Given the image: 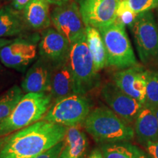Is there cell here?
<instances>
[{
	"label": "cell",
	"mask_w": 158,
	"mask_h": 158,
	"mask_svg": "<svg viewBox=\"0 0 158 158\" xmlns=\"http://www.w3.org/2000/svg\"><path fill=\"white\" fill-rule=\"evenodd\" d=\"M68 127L45 120L0 138V158H33L64 140Z\"/></svg>",
	"instance_id": "cell-1"
},
{
	"label": "cell",
	"mask_w": 158,
	"mask_h": 158,
	"mask_svg": "<svg viewBox=\"0 0 158 158\" xmlns=\"http://www.w3.org/2000/svg\"><path fill=\"white\" fill-rule=\"evenodd\" d=\"M83 124L85 130L99 143L129 141L135 136L130 124L106 106L91 110Z\"/></svg>",
	"instance_id": "cell-2"
},
{
	"label": "cell",
	"mask_w": 158,
	"mask_h": 158,
	"mask_svg": "<svg viewBox=\"0 0 158 158\" xmlns=\"http://www.w3.org/2000/svg\"><path fill=\"white\" fill-rule=\"evenodd\" d=\"M49 93H27L7 117L0 121V138L40 121L52 104Z\"/></svg>",
	"instance_id": "cell-3"
},
{
	"label": "cell",
	"mask_w": 158,
	"mask_h": 158,
	"mask_svg": "<svg viewBox=\"0 0 158 158\" xmlns=\"http://www.w3.org/2000/svg\"><path fill=\"white\" fill-rule=\"evenodd\" d=\"M68 62L72 73L74 94L86 95L98 87L100 75L94 68L86 34L70 44Z\"/></svg>",
	"instance_id": "cell-4"
},
{
	"label": "cell",
	"mask_w": 158,
	"mask_h": 158,
	"mask_svg": "<svg viewBox=\"0 0 158 158\" xmlns=\"http://www.w3.org/2000/svg\"><path fill=\"white\" fill-rule=\"evenodd\" d=\"M99 31L105 44L108 66L123 70L138 64L125 26L116 20Z\"/></svg>",
	"instance_id": "cell-5"
},
{
	"label": "cell",
	"mask_w": 158,
	"mask_h": 158,
	"mask_svg": "<svg viewBox=\"0 0 158 158\" xmlns=\"http://www.w3.org/2000/svg\"><path fill=\"white\" fill-rule=\"evenodd\" d=\"M90 111L89 100L84 95L73 94L51 104L43 119L67 127L79 126L84 124Z\"/></svg>",
	"instance_id": "cell-6"
},
{
	"label": "cell",
	"mask_w": 158,
	"mask_h": 158,
	"mask_svg": "<svg viewBox=\"0 0 158 158\" xmlns=\"http://www.w3.org/2000/svg\"><path fill=\"white\" fill-rule=\"evenodd\" d=\"M129 28L141 62L144 64L158 62V25L152 10L138 14Z\"/></svg>",
	"instance_id": "cell-7"
},
{
	"label": "cell",
	"mask_w": 158,
	"mask_h": 158,
	"mask_svg": "<svg viewBox=\"0 0 158 158\" xmlns=\"http://www.w3.org/2000/svg\"><path fill=\"white\" fill-rule=\"evenodd\" d=\"M40 40L38 33L20 35L0 48V60L7 68L23 72L37 58Z\"/></svg>",
	"instance_id": "cell-8"
},
{
	"label": "cell",
	"mask_w": 158,
	"mask_h": 158,
	"mask_svg": "<svg viewBox=\"0 0 158 158\" xmlns=\"http://www.w3.org/2000/svg\"><path fill=\"white\" fill-rule=\"evenodd\" d=\"M51 20L54 28L66 37L70 44L86 34V26L78 2L73 0L54 7L51 13Z\"/></svg>",
	"instance_id": "cell-9"
},
{
	"label": "cell",
	"mask_w": 158,
	"mask_h": 158,
	"mask_svg": "<svg viewBox=\"0 0 158 158\" xmlns=\"http://www.w3.org/2000/svg\"><path fill=\"white\" fill-rule=\"evenodd\" d=\"M100 95L108 107L128 124L135 122L143 106L141 102L124 93L114 82L105 84Z\"/></svg>",
	"instance_id": "cell-10"
},
{
	"label": "cell",
	"mask_w": 158,
	"mask_h": 158,
	"mask_svg": "<svg viewBox=\"0 0 158 158\" xmlns=\"http://www.w3.org/2000/svg\"><path fill=\"white\" fill-rule=\"evenodd\" d=\"M119 2L120 0H78L84 25L99 29L113 23L116 20Z\"/></svg>",
	"instance_id": "cell-11"
},
{
	"label": "cell",
	"mask_w": 158,
	"mask_h": 158,
	"mask_svg": "<svg viewBox=\"0 0 158 158\" xmlns=\"http://www.w3.org/2000/svg\"><path fill=\"white\" fill-rule=\"evenodd\" d=\"M70 43L53 27L43 29L38 45L39 56L54 68L68 60Z\"/></svg>",
	"instance_id": "cell-12"
},
{
	"label": "cell",
	"mask_w": 158,
	"mask_h": 158,
	"mask_svg": "<svg viewBox=\"0 0 158 158\" xmlns=\"http://www.w3.org/2000/svg\"><path fill=\"white\" fill-rule=\"evenodd\" d=\"M147 71L138 64L115 73L112 79L124 93L144 105L147 102Z\"/></svg>",
	"instance_id": "cell-13"
},
{
	"label": "cell",
	"mask_w": 158,
	"mask_h": 158,
	"mask_svg": "<svg viewBox=\"0 0 158 158\" xmlns=\"http://www.w3.org/2000/svg\"><path fill=\"white\" fill-rule=\"evenodd\" d=\"M54 68L50 63L39 56L37 61L27 70L21 82L24 93H49Z\"/></svg>",
	"instance_id": "cell-14"
},
{
	"label": "cell",
	"mask_w": 158,
	"mask_h": 158,
	"mask_svg": "<svg viewBox=\"0 0 158 158\" xmlns=\"http://www.w3.org/2000/svg\"><path fill=\"white\" fill-rule=\"evenodd\" d=\"M134 131L138 142L143 145L158 139V120L152 106L143 105L135 118Z\"/></svg>",
	"instance_id": "cell-15"
},
{
	"label": "cell",
	"mask_w": 158,
	"mask_h": 158,
	"mask_svg": "<svg viewBox=\"0 0 158 158\" xmlns=\"http://www.w3.org/2000/svg\"><path fill=\"white\" fill-rule=\"evenodd\" d=\"M29 28L23 19V13L12 5L0 8V38L19 36Z\"/></svg>",
	"instance_id": "cell-16"
},
{
	"label": "cell",
	"mask_w": 158,
	"mask_h": 158,
	"mask_svg": "<svg viewBox=\"0 0 158 158\" xmlns=\"http://www.w3.org/2000/svg\"><path fill=\"white\" fill-rule=\"evenodd\" d=\"M47 0H30L23 10V16L29 28L45 29L51 24Z\"/></svg>",
	"instance_id": "cell-17"
},
{
	"label": "cell",
	"mask_w": 158,
	"mask_h": 158,
	"mask_svg": "<svg viewBox=\"0 0 158 158\" xmlns=\"http://www.w3.org/2000/svg\"><path fill=\"white\" fill-rule=\"evenodd\" d=\"M55 101L73 94V81L68 60L54 68L49 92Z\"/></svg>",
	"instance_id": "cell-18"
},
{
	"label": "cell",
	"mask_w": 158,
	"mask_h": 158,
	"mask_svg": "<svg viewBox=\"0 0 158 158\" xmlns=\"http://www.w3.org/2000/svg\"><path fill=\"white\" fill-rule=\"evenodd\" d=\"M63 142L62 152L69 158H86L89 148L88 138L79 126L68 127Z\"/></svg>",
	"instance_id": "cell-19"
},
{
	"label": "cell",
	"mask_w": 158,
	"mask_h": 158,
	"mask_svg": "<svg viewBox=\"0 0 158 158\" xmlns=\"http://www.w3.org/2000/svg\"><path fill=\"white\" fill-rule=\"evenodd\" d=\"M86 37L92 58L94 68L99 72L108 66L107 55L102 35L98 29L86 27Z\"/></svg>",
	"instance_id": "cell-20"
},
{
	"label": "cell",
	"mask_w": 158,
	"mask_h": 158,
	"mask_svg": "<svg viewBox=\"0 0 158 158\" xmlns=\"http://www.w3.org/2000/svg\"><path fill=\"white\" fill-rule=\"evenodd\" d=\"M100 149L104 158H138L143 152L128 141L103 143Z\"/></svg>",
	"instance_id": "cell-21"
},
{
	"label": "cell",
	"mask_w": 158,
	"mask_h": 158,
	"mask_svg": "<svg viewBox=\"0 0 158 158\" xmlns=\"http://www.w3.org/2000/svg\"><path fill=\"white\" fill-rule=\"evenodd\" d=\"M24 92L17 85H14L0 95V121L7 117L23 98Z\"/></svg>",
	"instance_id": "cell-22"
},
{
	"label": "cell",
	"mask_w": 158,
	"mask_h": 158,
	"mask_svg": "<svg viewBox=\"0 0 158 158\" xmlns=\"http://www.w3.org/2000/svg\"><path fill=\"white\" fill-rule=\"evenodd\" d=\"M151 106H158V72L147 71V102Z\"/></svg>",
	"instance_id": "cell-23"
},
{
	"label": "cell",
	"mask_w": 158,
	"mask_h": 158,
	"mask_svg": "<svg viewBox=\"0 0 158 158\" xmlns=\"http://www.w3.org/2000/svg\"><path fill=\"white\" fill-rule=\"evenodd\" d=\"M138 14L129 7L125 0H120L116 10V21L122 24L130 27L135 21Z\"/></svg>",
	"instance_id": "cell-24"
},
{
	"label": "cell",
	"mask_w": 158,
	"mask_h": 158,
	"mask_svg": "<svg viewBox=\"0 0 158 158\" xmlns=\"http://www.w3.org/2000/svg\"><path fill=\"white\" fill-rule=\"evenodd\" d=\"M136 14L151 11L158 7V0H125Z\"/></svg>",
	"instance_id": "cell-25"
},
{
	"label": "cell",
	"mask_w": 158,
	"mask_h": 158,
	"mask_svg": "<svg viewBox=\"0 0 158 158\" xmlns=\"http://www.w3.org/2000/svg\"><path fill=\"white\" fill-rule=\"evenodd\" d=\"M64 147V142L61 141L54 147L33 158H59Z\"/></svg>",
	"instance_id": "cell-26"
},
{
	"label": "cell",
	"mask_w": 158,
	"mask_h": 158,
	"mask_svg": "<svg viewBox=\"0 0 158 158\" xmlns=\"http://www.w3.org/2000/svg\"><path fill=\"white\" fill-rule=\"evenodd\" d=\"M147 151L151 158H158V139L151 141L145 145Z\"/></svg>",
	"instance_id": "cell-27"
},
{
	"label": "cell",
	"mask_w": 158,
	"mask_h": 158,
	"mask_svg": "<svg viewBox=\"0 0 158 158\" xmlns=\"http://www.w3.org/2000/svg\"><path fill=\"white\" fill-rule=\"evenodd\" d=\"M29 1L30 0H13L12 6L17 10L21 11L24 9L26 5L29 3Z\"/></svg>",
	"instance_id": "cell-28"
},
{
	"label": "cell",
	"mask_w": 158,
	"mask_h": 158,
	"mask_svg": "<svg viewBox=\"0 0 158 158\" xmlns=\"http://www.w3.org/2000/svg\"><path fill=\"white\" fill-rule=\"evenodd\" d=\"M86 158H104L100 149H94L92 150Z\"/></svg>",
	"instance_id": "cell-29"
},
{
	"label": "cell",
	"mask_w": 158,
	"mask_h": 158,
	"mask_svg": "<svg viewBox=\"0 0 158 158\" xmlns=\"http://www.w3.org/2000/svg\"><path fill=\"white\" fill-rule=\"evenodd\" d=\"M47 1H48L49 4H51V5L59 6L64 5V4L69 2L72 1V0H47Z\"/></svg>",
	"instance_id": "cell-30"
},
{
	"label": "cell",
	"mask_w": 158,
	"mask_h": 158,
	"mask_svg": "<svg viewBox=\"0 0 158 158\" xmlns=\"http://www.w3.org/2000/svg\"><path fill=\"white\" fill-rule=\"evenodd\" d=\"M13 40H9L6 38H0V48H2L5 45L9 44Z\"/></svg>",
	"instance_id": "cell-31"
},
{
	"label": "cell",
	"mask_w": 158,
	"mask_h": 158,
	"mask_svg": "<svg viewBox=\"0 0 158 158\" xmlns=\"http://www.w3.org/2000/svg\"><path fill=\"white\" fill-rule=\"evenodd\" d=\"M138 158H151V157H149V155H146L145 153L142 152L141 155L139 156V157Z\"/></svg>",
	"instance_id": "cell-32"
},
{
	"label": "cell",
	"mask_w": 158,
	"mask_h": 158,
	"mask_svg": "<svg viewBox=\"0 0 158 158\" xmlns=\"http://www.w3.org/2000/svg\"><path fill=\"white\" fill-rule=\"evenodd\" d=\"M153 107H154V109H155V112L156 116H157V120H158V106H153Z\"/></svg>",
	"instance_id": "cell-33"
},
{
	"label": "cell",
	"mask_w": 158,
	"mask_h": 158,
	"mask_svg": "<svg viewBox=\"0 0 158 158\" xmlns=\"http://www.w3.org/2000/svg\"><path fill=\"white\" fill-rule=\"evenodd\" d=\"M59 158H69V157L62 151V153H61L60 156H59Z\"/></svg>",
	"instance_id": "cell-34"
},
{
	"label": "cell",
	"mask_w": 158,
	"mask_h": 158,
	"mask_svg": "<svg viewBox=\"0 0 158 158\" xmlns=\"http://www.w3.org/2000/svg\"><path fill=\"white\" fill-rule=\"evenodd\" d=\"M1 7H1V3H0V8H1Z\"/></svg>",
	"instance_id": "cell-35"
},
{
	"label": "cell",
	"mask_w": 158,
	"mask_h": 158,
	"mask_svg": "<svg viewBox=\"0 0 158 158\" xmlns=\"http://www.w3.org/2000/svg\"><path fill=\"white\" fill-rule=\"evenodd\" d=\"M0 1H2V0H0Z\"/></svg>",
	"instance_id": "cell-36"
}]
</instances>
